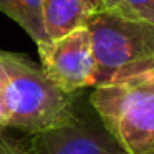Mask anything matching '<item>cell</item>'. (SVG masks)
I'll list each match as a JSON object with an SVG mask.
<instances>
[{"label": "cell", "instance_id": "cell-1", "mask_svg": "<svg viewBox=\"0 0 154 154\" xmlns=\"http://www.w3.org/2000/svg\"><path fill=\"white\" fill-rule=\"evenodd\" d=\"M0 93L8 114V128L28 134L42 133L78 116L75 94L65 93L27 57L0 50Z\"/></svg>", "mask_w": 154, "mask_h": 154}, {"label": "cell", "instance_id": "cell-2", "mask_svg": "<svg viewBox=\"0 0 154 154\" xmlns=\"http://www.w3.org/2000/svg\"><path fill=\"white\" fill-rule=\"evenodd\" d=\"M90 104L126 154H154V68L94 86Z\"/></svg>", "mask_w": 154, "mask_h": 154}, {"label": "cell", "instance_id": "cell-3", "mask_svg": "<svg viewBox=\"0 0 154 154\" xmlns=\"http://www.w3.org/2000/svg\"><path fill=\"white\" fill-rule=\"evenodd\" d=\"M94 57V86L154 68V23L94 12L86 23Z\"/></svg>", "mask_w": 154, "mask_h": 154}, {"label": "cell", "instance_id": "cell-4", "mask_svg": "<svg viewBox=\"0 0 154 154\" xmlns=\"http://www.w3.org/2000/svg\"><path fill=\"white\" fill-rule=\"evenodd\" d=\"M37 48L42 70L65 93L76 94L83 88H93L94 57L91 35L86 27L55 40L42 42Z\"/></svg>", "mask_w": 154, "mask_h": 154}, {"label": "cell", "instance_id": "cell-5", "mask_svg": "<svg viewBox=\"0 0 154 154\" xmlns=\"http://www.w3.org/2000/svg\"><path fill=\"white\" fill-rule=\"evenodd\" d=\"M28 154H126L101 124L76 116L60 128L30 134Z\"/></svg>", "mask_w": 154, "mask_h": 154}, {"label": "cell", "instance_id": "cell-6", "mask_svg": "<svg viewBox=\"0 0 154 154\" xmlns=\"http://www.w3.org/2000/svg\"><path fill=\"white\" fill-rule=\"evenodd\" d=\"M42 12L48 40H55L86 27L96 10L93 0H42Z\"/></svg>", "mask_w": 154, "mask_h": 154}, {"label": "cell", "instance_id": "cell-7", "mask_svg": "<svg viewBox=\"0 0 154 154\" xmlns=\"http://www.w3.org/2000/svg\"><path fill=\"white\" fill-rule=\"evenodd\" d=\"M0 12L20 25L37 45L48 42L43 25L42 0H0Z\"/></svg>", "mask_w": 154, "mask_h": 154}, {"label": "cell", "instance_id": "cell-8", "mask_svg": "<svg viewBox=\"0 0 154 154\" xmlns=\"http://www.w3.org/2000/svg\"><path fill=\"white\" fill-rule=\"evenodd\" d=\"M94 10L154 23V0H93Z\"/></svg>", "mask_w": 154, "mask_h": 154}, {"label": "cell", "instance_id": "cell-9", "mask_svg": "<svg viewBox=\"0 0 154 154\" xmlns=\"http://www.w3.org/2000/svg\"><path fill=\"white\" fill-rule=\"evenodd\" d=\"M0 154H28V149L23 143H20L14 136L5 133V129H2L0 131Z\"/></svg>", "mask_w": 154, "mask_h": 154}, {"label": "cell", "instance_id": "cell-10", "mask_svg": "<svg viewBox=\"0 0 154 154\" xmlns=\"http://www.w3.org/2000/svg\"><path fill=\"white\" fill-rule=\"evenodd\" d=\"M7 128H8V114H7V108H5L4 96L0 93V131L7 129Z\"/></svg>", "mask_w": 154, "mask_h": 154}]
</instances>
